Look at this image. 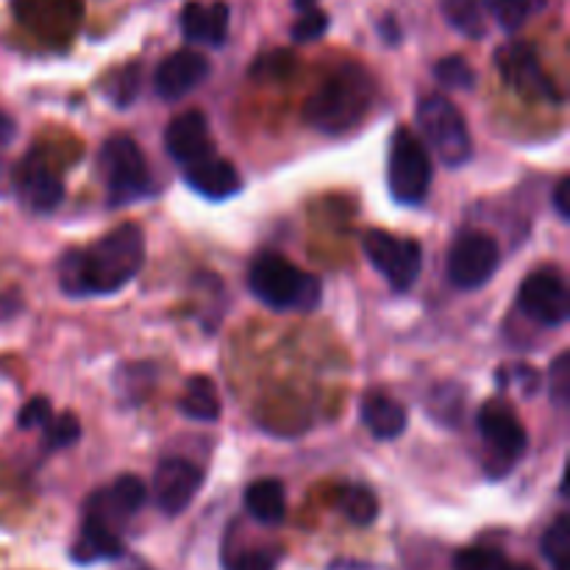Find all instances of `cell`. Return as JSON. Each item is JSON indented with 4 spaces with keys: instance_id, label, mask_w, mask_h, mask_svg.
I'll list each match as a JSON object with an SVG mask.
<instances>
[{
    "instance_id": "cell-22",
    "label": "cell",
    "mask_w": 570,
    "mask_h": 570,
    "mask_svg": "<svg viewBox=\"0 0 570 570\" xmlns=\"http://www.w3.org/2000/svg\"><path fill=\"white\" fill-rule=\"evenodd\" d=\"M178 410L187 417H193V421H217L220 417V395H217L215 382L206 376L189 379L187 390H184L181 401H178Z\"/></svg>"
},
{
    "instance_id": "cell-9",
    "label": "cell",
    "mask_w": 570,
    "mask_h": 570,
    "mask_svg": "<svg viewBox=\"0 0 570 570\" xmlns=\"http://www.w3.org/2000/svg\"><path fill=\"white\" fill-rule=\"evenodd\" d=\"M518 306L529 321L546 328H557L570 317L568 282L560 267H540L529 273L518 289Z\"/></svg>"
},
{
    "instance_id": "cell-17",
    "label": "cell",
    "mask_w": 570,
    "mask_h": 570,
    "mask_svg": "<svg viewBox=\"0 0 570 570\" xmlns=\"http://www.w3.org/2000/svg\"><path fill=\"white\" fill-rule=\"evenodd\" d=\"M184 181H187L189 189H195V193L209 200L232 198L243 187V178H239L237 167L228 159H220L217 154L189 165L187 173H184Z\"/></svg>"
},
{
    "instance_id": "cell-27",
    "label": "cell",
    "mask_w": 570,
    "mask_h": 570,
    "mask_svg": "<svg viewBox=\"0 0 570 570\" xmlns=\"http://www.w3.org/2000/svg\"><path fill=\"white\" fill-rule=\"evenodd\" d=\"M434 78L449 89H473V83H476V72L462 56H445L443 61H438Z\"/></svg>"
},
{
    "instance_id": "cell-3",
    "label": "cell",
    "mask_w": 570,
    "mask_h": 570,
    "mask_svg": "<svg viewBox=\"0 0 570 570\" xmlns=\"http://www.w3.org/2000/svg\"><path fill=\"white\" fill-rule=\"evenodd\" d=\"M248 287L271 309L312 312L321 304V278L301 271L276 250H262L248 271Z\"/></svg>"
},
{
    "instance_id": "cell-23",
    "label": "cell",
    "mask_w": 570,
    "mask_h": 570,
    "mask_svg": "<svg viewBox=\"0 0 570 570\" xmlns=\"http://www.w3.org/2000/svg\"><path fill=\"white\" fill-rule=\"evenodd\" d=\"M440 11H443L445 22L465 37L482 39L488 31L482 0H440Z\"/></svg>"
},
{
    "instance_id": "cell-4",
    "label": "cell",
    "mask_w": 570,
    "mask_h": 570,
    "mask_svg": "<svg viewBox=\"0 0 570 570\" xmlns=\"http://www.w3.org/2000/svg\"><path fill=\"white\" fill-rule=\"evenodd\" d=\"M417 128L429 148L449 167H460L471 159V134L465 117L443 95H426L417 104Z\"/></svg>"
},
{
    "instance_id": "cell-33",
    "label": "cell",
    "mask_w": 570,
    "mask_h": 570,
    "mask_svg": "<svg viewBox=\"0 0 570 570\" xmlns=\"http://www.w3.org/2000/svg\"><path fill=\"white\" fill-rule=\"evenodd\" d=\"M50 415H53V406H50V401L42 399V395H37V399H31L20 410V415H17V426L20 429L45 426V423L50 421Z\"/></svg>"
},
{
    "instance_id": "cell-25",
    "label": "cell",
    "mask_w": 570,
    "mask_h": 570,
    "mask_svg": "<svg viewBox=\"0 0 570 570\" xmlns=\"http://www.w3.org/2000/svg\"><path fill=\"white\" fill-rule=\"evenodd\" d=\"M343 515L348 518L356 527H371L379 518V499L371 488H362V484H351L343 493Z\"/></svg>"
},
{
    "instance_id": "cell-30",
    "label": "cell",
    "mask_w": 570,
    "mask_h": 570,
    "mask_svg": "<svg viewBox=\"0 0 570 570\" xmlns=\"http://www.w3.org/2000/svg\"><path fill=\"white\" fill-rule=\"evenodd\" d=\"M139 76H142V72H139V67L128 65L126 70L117 72L115 81L106 87V98H109L111 104L117 106V109L128 106L134 98H137V92H139Z\"/></svg>"
},
{
    "instance_id": "cell-6",
    "label": "cell",
    "mask_w": 570,
    "mask_h": 570,
    "mask_svg": "<svg viewBox=\"0 0 570 570\" xmlns=\"http://www.w3.org/2000/svg\"><path fill=\"white\" fill-rule=\"evenodd\" d=\"M387 184L393 198L406 206L421 204L429 195V187H432V159H429V150L406 128H399L393 142H390Z\"/></svg>"
},
{
    "instance_id": "cell-11",
    "label": "cell",
    "mask_w": 570,
    "mask_h": 570,
    "mask_svg": "<svg viewBox=\"0 0 570 570\" xmlns=\"http://www.w3.org/2000/svg\"><path fill=\"white\" fill-rule=\"evenodd\" d=\"M495 67H499L501 78H504V81L510 83L512 89H518L521 95L562 104V92L543 72L532 45H521V42L504 45V48L495 53Z\"/></svg>"
},
{
    "instance_id": "cell-19",
    "label": "cell",
    "mask_w": 570,
    "mask_h": 570,
    "mask_svg": "<svg viewBox=\"0 0 570 570\" xmlns=\"http://www.w3.org/2000/svg\"><path fill=\"white\" fill-rule=\"evenodd\" d=\"M362 423L371 429L373 438L395 440L406 429V410L395 399L382 393H367L362 401Z\"/></svg>"
},
{
    "instance_id": "cell-29",
    "label": "cell",
    "mask_w": 570,
    "mask_h": 570,
    "mask_svg": "<svg viewBox=\"0 0 570 570\" xmlns=\"http://www.w3.org/2000/svg\"><path fill=\"white\" fill-rule=\"evenodd\" d=\"M42 429H45V443H48V449H67V445H72L78 438H81V423H78L72 415H59V417L50 415V421L45 423Z\"/></svg>"
},
{
    "instance_id": "cell-35",
    "label": "cell",
    "mask_w": 570,
    "mask_h": 570,
    "mask_svg": "<svg viewBox=\"0 0 570 570\" xmlns=\"http://www.w3.org/2000/svg\"><path fill=\"white\" fill-rule=\"evenodd\" d=\"M570 178L562 176L554 187V209L562 220H570Z\"/></svg>"
},
{
    "instance_id": "cell-8",
    "label": "cell",
    "mask_w": 570,
    "mask_h": 570,
    "mask_svg": "<svg viewBox=\"0 0 570 570\" xmlns=\"http://www.w3.org/2000/svg\"><path fill=\"white\" fill-rule=\"evenodd\" d=\"M362 248H365V256L376 267L379 276H384V282L395 293H406V289L415 287L423 267V248L417 239H404L382 232V228H373L362 239Z\"/></svg>"
},
{
    "instance_id": "cell-21",
    "label": "cell",
    "mask_w": 570,
    "mask_h": 570,
    "mask_svg": "<svg viewBox=\"0 0 570 570\" xmlns=\"http://www.w3.org/2000/svg\"><path fill=\"white\" fill-rule=\"evenodd\" d=\"M122 554V543L115 534V529L100 518L89 515L83 518L81 529V543H78V562H92V560H115Z\"/></svg>"
},
{
    "instance_id": "cell-2",
    "label": "cell",
    "mask_w": 570,
    "mask_h": 570,
    "mask_svg": "<svg viewBox=\"0 0 570 570\" xmlns=\"http://www.w3.org/2000/svg\"><path fill=\"white\" fill-rule=\"evenodd\" d=\"M373 104V78L360 65H345L306 100L304 117L323 134H345L365 120Z\"/></svg>"
},
{
    "instance_id": "cell-37",
    "label": "cell",
    "mask_w": 570,
    "mask_h": 570,
    "mask_svg": "<svg viewBox=\"0 0 570 570\" xmlns=\"http://www.w3.org/2000/svg\"><path fill=\"white\" fill-rule=\"evenodd\" d=\"M501 570H534L532 566H510V562H504V568Z\"/></svg>"
},
{
    "instance_id": "cell-31",
    "label": "cell",
    "mask_w": 570,
    "mask_h": 570,
    "mask_svg": "<svg viewBox=\"0 0 570 570\" xmlns=\"http://www.w3.org/2000/svg\"><path fill=\"white\" fill-rule=\"evenodd\" d=\"M328 28V17L323 14L317 6H309V9H304L298 14V20H295L293 26V39L295 42H315L317 37H323Z\"/></svg>"
},
{
    "instance_id": "cell-15",
    "label": "cell",
    "mask_w": 570,
    "mask_h": 570,
    "mask_svg": "<svg viewBox=\"0 0 570 570\" xmlns=\"http://www.w3.org/2000/svg\"><path fill=\"white\" fill-rule=\"evenodd\" d=\"M209 76V61L198 50H176L154 72V89L159 98L178 100L193 92L195 87L206 81Z\"/></svg>"
},
{
    "instance_id": "cell-36",
    "label": "cell",
    "mask_w": 570,
    "mask_h": 570,
    "mask_svg": "<svg viewBox=\"0 0 570 570\" xmlns=\"http://www.w3.org/2000/svg\"><path fill=\"white\" fill-rule=\"evenodd\" d=\"M14 134H17L14 120H11L9 115H3V111H0V148L11 142V139H14Z\"/></svg>"
},
{
    "instance_id": "cell-20",
    "label": "cell",
    "mask_w": 570,
    "mask_h": 570,
    "mask_svg": "<svg viewBox=\"0 0 570 570\" xmlns=\"http://www.w3.org/2000/svg\"><path fill=\"white\" fill-rule=\"evenodd\" d=\"M245 510L265 527H276L287 515V495L278 479H259L245 490Z\"/></svg>"
},
{
    "instance_id": "cell-24",
    "label": "cell",
    "mask_w": 570,
    "mask_h": 570,
    "mask_svg": "<svg viewBox=\"0 0 570 570\" xmlns=\"http://www.w3.org/2000/svg\"><path fill=\"white\" fill-rule=\"evenodd\" d=\"M482 6L495 17V22L504 31H518L538 11L546 9V0H482Z\"/></svg>"
},
{
    "instance_id": "cell-5",
    "label": "cell",
    "mask_w": 570,
    "mask_h": 570,
    "mask_svg": "<svg viewBox=\"0 0 570 570\" xmlns=\"http://www.w3.org/2000/svg\"><path fill=\"white\" fill-rule=\"evenodd\" d=\"M98 161L111 206L131 204V200L142 198L148 193V161H145L142 150H139V145L131 137L117 134V137L106 139L100 145Z\"/></svg>"
},
{
    "instance_id": "cell-26",
    "label": "cell",
    "mask_w": 570,
    "mask_h": 570,
    "mask_svg": "<svg viewBox=\"0 0 570 570\" xmlns=\"http://www.w3.org/2000/svg\"><path fill=\"white\" fill-rule=\"evenodd\" d=\"M570 554V521L568 515H560L543 534V557L554 568H566Z\"/></svg>"
},
{
    "instance_id": "cell-16",
    "label": "cell",
    "mask_w": 570,
    "mask_h": 570,
    "mask_svg": "<svg viewBox=\"0 0 570 570\" xmlns=\"http://www.w3.org/2000/svg\"><path fill=\"white\" fill-rule=\"evenodd\" d=\"M228 22H232V9L223 0H209V3L189 0L181 9V33L189 42L220 48L228 37Z\"/></svg>"
},
{
    "instance_id": "cell-7",
    "label": "cell",
    "mask_w": 570,
    "mask_h": 570,
    "mask_svg": "<svg viewBox=\"0 0 570 570\" xmlns=\"http://www.w3.org/2000/svg\"><path fill=\"white\" fill-rule=\"evenodd\" d=\"M479 432L488 443V473L495 479L507 476L529 449L527 429L504 401H488L479 410Z\"/></svg>"
},
{
    "instance_id": "cell-13",
    "label": "cell",
    "mask_w": 570,
    "mask_h": 570,
    "mask_svg": "<svg viewBox=\"0 0 570 570\" xmlns=\"http://www.w3.org/2000/svg\"><path fill=\"white\" fill-rule=\"evenodd\" d=\"M204 484V471L195 462L170 456L154 473V499L165 515H181Z\"/></svg>"
},
{
    "instance_id": "cell-32",
    "label": "cell",
    "mask_w": 570,
    "mask_h": 570,
    "mask_svg": "<svg viewBox=\"0 0 570 570\" xmlns=\"http://www.w3.org/2000/svg\"><path fill=\"white\" fill-rule=\"evenodd\" d=\"M549 390L551 395H554V401L560 406L568 404L570 399V354H560L554 360V365H551L549 371Z\"/></svg>"
},
{
    "instance_id": "cell-28",
    "label": "cell",
    "mask_w": 570,
    "mask_h": 570,
    "mask_svg": "<svg viewBox=\"0 0 570 570\" xmlns=\"http://www.w3.org/2000/svg\"><path fill=\"white\" fill-rule=\"evenodd\" d=\"M504 554L499 549H484V546H473V549H462L454 557V570H501L504 568Z\"/></svg>"
},
{
    "instance_id": "cell-34",
    "label": "cell",
    "mask_w": 570,
    "mask_h": 570,
    "mask_svg": "<svg viewBox=\"0 0 570 570\" xmlns=\"http://www.w3.org/2000/svg\"><path fill=\"white\" fill-rule=\"evenodd\" d=\"M228 570H276V557L271 551H245L228 566Z\"/></svg>"
},
{
    "instance_id": "cell-14",
    "label": "cell",
    "mask_w": 570,
    "mask_h": 570,
    "mask_svg": "<svg viewBox=\"0 0 570 570\" xmlns=\"http://www.w3.org/2000/svg\"><path fill=\"white\" fill-rule=\"evenodd\" d=\"M165 148L184 167L215 154V142H212L209 122H206L204 111L193 109L173 117L165 128Z\"/></svg>"
},
{
    "instance_id": "cell-18",
    "label": "cell",
    "mask_w": 570,
    "mask_h": 570,
    "mask_svg": "<svg viewBox=\"0 0 570 570\" xmlns=\"http://www.w3.org/2000/svg\"><path fill=\"white\" fill-rule=\"evenodd\" d=\"M145 499H148V488H145V482L139 476H120L115 479V484H111L106 493H98L92 501H89V515L100 518V521L109 523V518H131L137 515L139 510H142ZM111 527V523H109Z\"/></svg>"
},
{
    "instance_id": "cell-1",
    "label": "cell",
    "mask_w": 570,
    "mask_h": 570,
    "mask_svg": "<svg viewBox=\"0 0 570 570\" xmlns=\"http://www.w3.org/2000/svg\"><path fill=\"white\" fill-rule=\"evenodd\" d=\"M145 262V234L137 223L111 228L89 248H72L59 259V287L70 298L120 293Z\"/></svg>"
},
{
    "instance_id": "cell-12",
    "label": "cell",
    "mask_w": 570,
    "mask_h": 570,
    "mask_svg": "<svg viewBox=\"0 0 570 570\" xmlns=\"http://www.w3.org/2000/svg\"><path fill=\"white\" fill-rule=\"evenodd\" d=\"M14 189L20 195L22 206L33 215H50L65 198V184L56 176L53 167L42 159V154L31 150L26 159L17 165Z\"/></svg>"
},
{
    "instance_id": "cell-10",
    "label": "cell",
    "mask_w": 570,
    "mask_h": 570,
    "mask_svg": "<svg viewBox=\"0 0 570 570\" xmlns=\"http://www.w3.org/2000/svg\"><path fill=\"white\" fill-rule=\"evenodd\" d=\"M501 248L490 234L462 232L449 250V282L456 289H479L495 276Z\"/></svg>"
}]
</instances>
